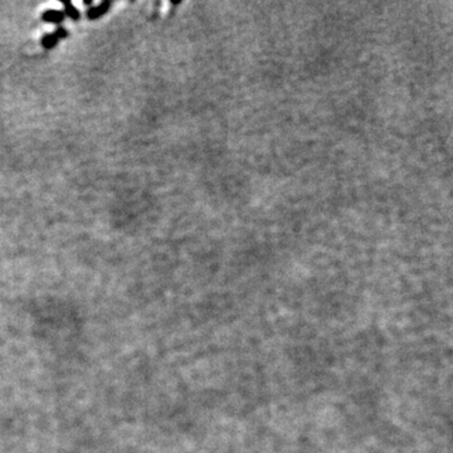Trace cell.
<instances>
[{
  "instance_id": "obj_6",
  "label": "cell",
  "mask_w": 453,
  "mask_h": 453,
  "mask_svg": "<svg viewBox=\"0 0 453 453\" xmlns=\"http://www.w3.org/2000/svg\"><path fill=\"white\" fill-rule=\"evenodd\" d=\"M83 4L91 8V7H93V0H83Z\"/></svg>"
},
{
  "instance_id": "obj_2",
  "label": "cell",
  "mask_w": 453,
  "mask_h": 453,
  "mask_svg": "<svg viewBox=\"0 0 453 453\" xmlns=\"http://www.w3.org/2000/svg\"><path fill=\"white\" fill-rule=\"evenodd\" d=\"M42 21L46 22V23H51V24H62L63 21H65L66 15L62 10H57V9H47L42 13L41 15Z\"/></svg>"
},
{
  "instance_id": "obj_5",
  "label": "cell",
  "mask_w": 453,
  "mask_h": 453,
  "mask_svg": "<svg viewBox=\"0 0 453 453\" xmlns=\"http://www.w3.org/2000/svg\"><path fill=\"white\" fill-rule=\"evenodd\" d=\"M54 34H55V37H57L60 41H61V40H65V38L68 37V30H67L65 27L58 26L57 28H55Z\"/></svg>"
},
{
  "instance_id": "obj_1",
  "label": "cell",
  "mask_w": 453,
  "mask_h": 453,
  "mask_svg": "<svg viewBox=\"0 0 453 453\" xmlns=\"http://www.w3.org/2000/svg\"><path fill=\"white\" fill-rule=\"evenodd\" d=\"M112 7V2L111 0H104V2L100 3L99 5H93L91 7L90 9L87 10L86 13V16H87L90 21H96V19H100L101 16H104L108 10L111 9Z\"/></svg>"
},
{
  "instance_id": "obj_4",
  "label": "cell",
  "mask_w": 453,
  "mask_h": 453,
  "mask_svg": "<svg viewBox=\"0 0 453 453\" xmlns=\"http://www.w3.org/2000/svg\"><path fill=\"white\" fill-rule=\"evenodd\" d=\"M58 42H60V40L55 37L54 33H48V34H44L41 40L42 47H43L44 49H48V51L49 49H53L54 47L58 44Z\"/></svg>"
},
{
  "instance_id": "obj_3",
  "label": "cell",
  "mask_w": 453,
  "mask_h": 453,
  "mask_svg": "<svg viewBox=\"0 0 453 453\" xmlns=\"http://www.w3.org/2000/svg\"><path fill=\"white\" fill-rule=\"evenodd\" d=\"M62 4H63V10H62V12L65 13L66 16H68V18H71L72 21H74V22L80 21L81 12H80L78 9H77L76 5H74L73 3L63 2Z\"/></svg>"
}]
</instances>
